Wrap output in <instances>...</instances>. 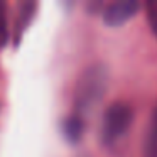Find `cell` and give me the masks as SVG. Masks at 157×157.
<instances>
[{
	"label": "cell",
	"mask_w": 157,
	"mask_h": 157,
	"mask_svg": "<svg viewBox=\"0 0 157 157\" xmlns=\"http://www.w3.org/2000/svg\"><path fill=\"white\" fill-rule=\"evenodd\" d=\"M108 68L101 63L86 66L78 76L75 88V112L85 117L91 112L108 90Z\"/></svg>",
	"instance_id": "cell-1"
},
{
	"label": "cell",
	"mask_w": 157,
	"mask_h": 157,
	"mask_svg": "<svg viewBox=\"0 0 157 157\" xmlns=\"http://www.w3.org/2000/svg\"><path fill=\"white\" fill-rule=\"evenodd\" d=\"M139 9L140 4L137 0H113L101 10V15L105 24L117 27L135 17Z\"/></svg>",
	"instance_id": "cell-3"
},
{
	"label": "cell",
	"mask_w": 157,
	"mask_h": 157,
	"mask_svg": "<svg viewBox=\"0 0 157 157\" xmlns=\"http://www.w3.org/2000/svg\"><path fill=\"white\" fill-rule=\"evenodd\" d=\"M145 12H147V21L152 29V32L157 36V0H149L145 4Z\"/></svg>",
	"instance_id": "cell-8"
},
{
	"label": "cell",
	"mask_w": 157,
	"mask_h": 157,
	"mask_svg": "<svg viewBox=\"0 0 157 157\" xmlns=\"http://www.w3.org/2000/svg\"><path fill=\"white\" fill-rule=\"evenodd\" d=\"M142 157H157V106L154 108L145 132V142L142 149Z\"/></svg>",
	"instance_id": "cell-6"
},
{
	"label": "cell",
	"mask_w": 157,
	"mask_h": 157,
	"mask_svg": "<svg viewBox=\"0 0 157 157\" xmlns=\"http://www.w3.org/2000/svg\"><path fill=\"white\" fill-rule=\"evenodd\" d=\"M61 132L66 140L78 142L81 139L83 132H85V117L78 115L76 112L69 113L68 117H64V120L61 123Z\"/></svg>",
	"instance_id": "cell-5"
},
{
	"label": "cell",
	"mask_w": 157,
	"mask_h": 157,
	"mask_svg": "<svg viewBox=\"0 0 157 157\" xmlns=\"http://www.w3.org/2000/svg\"><path fill=\"white\" fill-rule=\"evenodd\" d=\"M132 123H133V108L128 101L117 100V101L110 103L103 112L98 128V139L101 142V145L115 147L127 135Z\"/></svg>",
	"instance_id": "cell-2"
},
{
	"label": "cell",
	"mask_w": 157,
	"mask_h": 157,
	"mask_svg": "<svg viewBox=\"0 0 157 157\" xmlns=\"http://www.w3.org/2000/svg\"><path fill=\"white\" fill-rule=\"evenodd\" d=\"M36 10H37V4L32 2V0H27V2H22L21 4L17 19H15V27H14V42L15 44L21 42V37L24 36L25 29L31 25L32 19H34Z\"/></svg>",
	"instance_id": "cell-4"
},
{
	"label": "cell",
	"mask_w": 157,
	"mask_h": 157,
	"mask_svg": "<svg viewBox=\"0 0 157 157\" xmlns=\"http://www.w3.org/2000/svg\"><path fill=\"white\" fill-rule=\"evenodd\" d=\"M9 22H7V7L4 2H0V48L7 44L9 41Z\"/></svg>",
	"instance_id": "cell-7"
}]
</instances>
